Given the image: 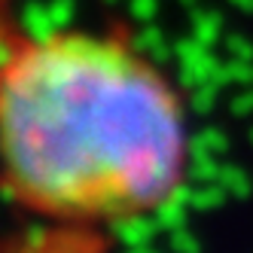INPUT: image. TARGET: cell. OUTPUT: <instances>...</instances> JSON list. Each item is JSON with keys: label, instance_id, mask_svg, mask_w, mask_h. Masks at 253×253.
<instances>
[{"label": "cell", "instance_id": "obj_1", "mask_svg": "<svg viewBox=\"0 0 253 253\" xmlns=\"http://www.w3.org/2000/svg\"><path fill=\"white\" fill-rule=\"evenodd\" d=\"M189 165L186 101L125 34L61 28L0 52V189L31 220L70 235L143 223Z\"/></svg>", "mask_w": 253, "mask_h": 253}, {"label": "cell", "instance_id": "obj_2", "mask_svg": "<svg viewBox=\"0 0 253 253\" xmlns=\"http://www.w3.org/2000/svg\"><path fill=\"white\" fill-rule=\"evenodd\" d=\"M0 3H3V0H0Z\"/></svg>", "mask_w": 253, "mask_h": 253}]
</instances>
